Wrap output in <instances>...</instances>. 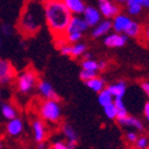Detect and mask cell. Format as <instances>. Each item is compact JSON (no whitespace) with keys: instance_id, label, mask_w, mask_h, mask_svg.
Masks as SVG:
<instances>
[{"instance_id":"ac0fdd59","label":"cell","mask_w":149,"mask_h":149,"mask_svg":"<svg viewBox=\"0 0 149 149\" xmlns=\"http://www.w3.org/2000/svg\"><path fill=\"white\" fill-rule=\"evenodd\" d=\"M85 83H86L88 88H91L92 91H94V92H96V93H98V94H99L101 91L104 90V87H106V82H104V80L98 77L93 78L92 80L87 81Z\"/></svg>"},{"instance_id":"44dd1931","label":"cell","mask_w":149,"mask_h":149,"mask_svg":"<svg viewBox=\"0 0 149 149\" xmlns=\"http://www.w3.org/2000/svg\"><path fill=\"white\" fill-rule=\"evenodd\" d=\"M113 103H114L115 108H116V111H117V116H116L117 120L127 117L128 112H127V109H126V107H125V103H124V101H123V99H114Z\"/></svg>"},{"instance_id":"9a60e30c","label":"cell","mask_w":149,"mask_h":149,"mask_svg":"<svg viewBox=\"0 0 149 149\" xmlns=\"http://www.w3.org/2000/svg\"><path fill=\"white\" fill-rule=\"evenodd\" d=\"M32 129H33L34 140L37 143L44 142L45 137H46V128H45V125H44L43 121L40 120V119L34 120L32 124Z\"/></svg>"},{"instance_id":"1f68e13d","label":"cell","mask_w":149,"mask_h":149,"mask_svg":"<svg viewBox=\"0 0 149 149\" xmlns=\"http://www.w3.org/2000/svg\"><path fill=\"white\" fill-rule=\"evenodd\" d=\"M126 137H127V140L130 142V143H135L137 140V135L136 133H134V132H128L126 134Z\"/></svg>"},{"instance_id":"6da1fadb","label":"cell","mask_w":149,"mask_h":149,"mask_svg":"<svg viewBox=\"0 0 149 149\" xmlns=\"http://www.w3.org/2000/svg\"><path fill=\"white\" fill-rule=\"evenodd\" d=\"M44 16L47 27L54 38L66 36V30L72 15L66 8L64 1L50 0L43 4Z\"/></svg>"},{"instance_id":"2e32d148","label":"cell","mask_w":149,"mask_h":149,"mask_svg":"<svg viewBox=\"0 0 149 149\" xmlns=\"http://www.w3.org/2000/svg\"><path fill=\"white\" fill-rule=\"evenodd\" d=\"M112 29V22L109 19H104L98 24V25L93 29V34L94 37H100L102 35H106L107 33H109V31Z\"/></svg>"},{"instance_id":"ee69618b","label":"cell","mask_w":149,"mask_h":149,"mask_svg":"<svg viewBox=\"0 0 149 149\" xmlns=\"http://www.w3.org/2000/svg\"><path fill=\"white\" fill-rule=\"evenodd\" d=\"M147 149H149V148H147Z\"/></svg>"},{"instance_id":"4dcf8cb0","label":"cell","mask_w":149,"mask_h":149,"mask_svg":"<svg viewBox=\"0 0 149 149\" xmlns=\"http://www.w3.org/2000/svg\"><path fill=\"white\" fill-rule=\"evenodd\" d=\"M70 50H72V45H65L60 49V52L62 53L63 56H70Z\"/></svg>"},{"instance_id":"ab89813d","label":"cell","mask_w":149,"mask_h":149,"mask_svg":"<svg viewBox=\"0 0 149 149\" xmlns=\"http://www.w3.org/2000/svg\"><path fill=\"white\" fill-rule=\"evenodd\" d=\"M46 147V144L45 142H42V143H38V149H44Z\"/></svg>"},{"instance_id":"603a6c76","label":"cell","mask_w":149,"mask_h":149,"mask_svg":"<svg viewBox=\"0 0 149 149\" xmlns=\"http://www.w3.org/2000/svg\"><path fill=\"white\" fill-rule=\"evenodd\" d=\"M63 133H64L66 139L68 140V142H77V132L70 125L65 124L63 126Z\"/></svg>"},{"instance_id":"5bb4252c","label":"cell","mask_w":149,"mask_h":149,"mask_svg":"<svg viewBox=\"0 0 149 149\" xmlns=\"http://www.w3.org/2000/svg\"><path fill=\"white\" fill-rule=\"evenodd\" d=\"M107 90L109 91L114 99H123V97L126 94L127 85H126L124 81H118L117 83L111 84Z\"/></svg>"},{"instance_id":"5b68a950","label":"cell","mask_w":149,"mask_h":149,"mask_svg":"<svg viewBox=\"0 0 149 149\" xmlns=\"http://www.w3.org/2000/svg\"><path fill=\"white\" fill-rule=\"evenodd\" d=\"M15 77V68L8 60L0 59V85L9 84Z\"/></svg>"},{"instance_id":"f1b7e54d","label":"cell","mask_w":149,"mask_h":149,"mask_svg":"<svg viewBox=\"0 0 149 149\" xmlns=\"http://www.w3.org/2000/svg\"><path fill=\"white\" fill-rule=\"evenodd\" d=\"M66 40L68 42V43L72 44H77L79 40H81V37H82V34L81 33H69V34H66Z\"/></svg>"},{"instance_id":"74e56055","label":"cell","mask_w":149,"mask_h":149,"mask_svg":"<svg viewBox=\"0 0 149 149\" xmlns=\"http://www.w3.org/2000/svg\"><path fill=\"white\" fill-rule=\"evenodd\" d=\"M107 67V63L106 62H98V69H104Z\"/></svg>"},{"instance_id":"8d00e7d4","label":"cell","mask_w":149,"mask_h":149,"mask_svg":"<svg viewBox=\"0 0 149 149\" xmlns=\"http://www.w3.org/2000/svg\"><path fill=\"white\" fill-rule=\"evenodd\" d=\"M66 146L68 149H74L76 146H77V142H67Z\"/></svg>"},{"instance_id":"7bdbcfd3","label":"cell","mask_w":149,"mask_h":149,"mask_svg":"<svg viewBox=\"0 0 149 149\" xmlns=\"http://www.w3.org/2000/svg\"><path fill=\"white\" fill-rule=\"evenodd\" d=\"M0 45H1V40H0Z\"/></svg>"},{"instance_id":"484cf974","label":"cell","mask_w":149,"mask_h":149,"mask_svg":"<svg viewBox=\"0 0 149 149\" xmlns=\"http://www.w3.org/2000/svg\"><path fill=\"white\" fill-rule=\"evenodd\" d=\"M82 69L83 70H90V72H97L98 70V62L94 60H83L82 61Z\"/></svg>"},{"instance_id":"30bf717a","label":"cell","mask_w":149,"mask_h":149,"mask_svg":"<svg viewBox=\"0 0 149 149\" xmlns=\"http://www.w3.org/2000/svg\"><path fill=\"white\" fill-rule=\"evenodd\" d=\"M87 29L88 27H87L86 22L83 20V18H81L79 16H72L68 24L67 30H66V34H69V33H81L82 34Z\"/></svg>"},{"instance_id":"277c9868","label":"cell","mask_w":149,"mask_h":149,"mask_svg":"<svg viewBox=\"0 0 149 149\" xmlns=\"http://www.w3.org/2000/svg\"><path fill=\"white\" fill-rule=\"evenodd\" d=\"M40 114L45 120L56 123L61 117V107L56 100H45L40 108Z\"/></svg>"},{"instance_id":"ba28073f","label":"cell","mask_w":149,"mask_h":149,"mask_svg":"<svg viewBox=\"0 0 149 149\" xmlns=\"http://www.w3.org/2000/svg\"><path fill=\"white\" fill-rule=\"evenodd\" d=\"M133 20H131V18L128 15L118 14L116 17H114L113 22H112V29L115 30V33L123 34L128 30Z\"/></svg>"},{"instance_id":"d4e9b609","label":"cell","mask_w":149,"mask_h":149,"mask_svg":"<svg viewBox=\"0 0 149 149\" xmlns=\"http://www.w3.org/2000/svg\"><path fill=\"white\" fill-rule=\"evenodd\" d=\"M140 33H141V26L135 22H132L130 27L128 28L127 31L125 32L126 36H129V37H136L140 35Z\"/></svg>"},{"instance_id":"83f0119b","label":"cell","mask_w":149,"mask_h":149,"mask_svg":"<svg viewBox=\"0 0 149 149\" xmlns=\"http://www.w3.org/2000/svg\"><path fill=\"white\" fill-rule=\"evenodd\" d=\"M95 77H97V72H90V70H83L82 69L80 72V79L85 81V82L92 80Z\"/></svg>"},{"instance_id":"f35d334b","label":"cell","mask_w":149,"mask_h":149,"mask_svg":"<svg viewBox=\"0 0 149 149\" xmlns=\"http://www.w3.org/2000/svg\"><path fill=\"white\" fill-rule=\"evenodd\" d=\"M145 37H146L147 42L149 43V26L146 28V31H145Z\"/></svg>"},{"instance_id":"7402d4cb","label":"cell","mask_w":149,"mask_h":149,"mask_svg":"<svg viewBox=\"0 0 149 149\" xmlns=\"http://www.w3.org/2000/svg\"><path fill=\"white\" fill-rule=\"evenodd\" d=\"M127 10L130 15H139L142 12V6L140 4L139 0H128L127 2Z\"/></svg>"},{"instance_id":"52a82bcc","label":"cell","mask_w":149,"mask_h":149,"mask_svg":"<svg viewBox=\"0 0 149 149\" xmlns=\"http://www.w3.org/2000/svg\"><path fill=\"white\" fill-rule=\"evenodd\" d=\"M83 16V20L86 22L87 27H96L101 20V14L99 10L92 6H85Z\"/></svg>"},{"instance_id":"8992f818","label":"cell","mask_w":149,"mask_h":149,"mask_svg":"<svg viewBox=\"0 0 149 149\" xmlns=\"http://www.w3.org/2000/svg\"><path fill=\"white\" fill-rule=\"evenodd\" d=\"M98 8L101 16L106 17V19L114 18L119 14V8L115 3L109 0H100L98 2Z\"/></svg>"},{"instance_id":"d6a6232c","label":"cell","mask_w":149,"mask_h":149,"mask_svg":"<svg viewBox=\"0 0 149 149\" xmlns=\"http://www.w3.org/2000/svg\"><path fill=\"white\" fill-rule=\"evenodd\" d=\"M52 149H68L66 144H64L63 142H56V143L53 144Z\"/></svg>"},{"instance_id":"836d02e7","label":"cell","mask_w":149,"mask_h":149,"mask_svg":"<svg viewBox=\"0 0 149 149\" xmlns=\"http://www.w3.org/2000/svg\"><path fill=\"white\" fill-rule=\"evenodd\" d=\"M1 29H2V32L4 35H10L12 33V28H11V26H9V25H3Z\"/></svg>"},{"instance_id":"4fadbf2b","label":"cell","mask_w":149,"mask_h":149,"mask_svg":"<svg viewBox=\"0 0 149 149\" xmlns=\"http://www.w3.org/2000/svg\"><path fill=\"white\" fill-rule=\"evenodd\" d=\"M64 3L72 16L83 14L84 10H85V4L81 0H65Z\"/></svg>"},{"instance_id":"d6986e66","label":"cell","mask_w":149,"mask_h":149,"mask_svg":"<svg viewBox=\"0 0 149 149\" xmlns=\"http://www.w3.org/2000/svg\"><path fill=\"white\" fill-rule=\"evenodd\" d=\"M121 126H128V127H133L137 130L142 131L144 129L143 124L141 123V120H139L137 118L132 117V116H127V117L123 118V119H119L117 120Z\"/></svg>"},{"instance_id":"b9f144b4","label":"cell","mask_w":149,"mask_h":149,"mask_svg":"<svg viewBox=\"0 0 149 149\" xmlns=\"http://www.w3.org/2000/svg\"><path fill=\"white\" fill-rule=\"evenodd\" d=\"M0 97H1V91H0Z\"/></svg>"},{"instance_id":"e575fe53","label":"cell","mask_w":149,"mask_h":149,"mask_svg":"<svg viewBox=\"0 0 149 149\" xmlns=\"http://www.w3.org/2000/svg\"><path fill=\"white\" fill-rule=\"evenodd\" d=\"M141 86H142V90L144 91V93L149 97V82H143Z\"/></svg>"},{"instance_id":"4316f807","label":"cell","mask_w":149,"mask_h":149,"mask_svg":"<svg viewBox=\"0 0 149 149\" xmlns=\"http://www.w3.org/2000/svg\"><path fill=\"white\" fill-rule=\"evenodd\" d=\"M103 112H104V115H106L109 119H115L116 116H117V111H116V108H115L113 102L110 103L109 106L104 107V108H103Z\"/></svg>"},{"instance_id":"8fae6325","label":"cell","mask_w":149,"mask_h":149,"mask_svg":"<svg viewBox=\"0 0 149 149\" xmlns=\"http://www.w3.org/2000/svg\"><path fill=\"white\" fill-rule=\"evenodd\" d=\"M127 40L128 37L125 34L113 33V34H109L104 38V45L109 48H120L126 45Z\"/></svg>"},{"instance_id":"cb8c5ba5","label":"cell","mask_w":149,"mask_h":149,"mask_svg":"<svg viewBox=\"0 0 149 149\" xmlns=\"http://www.w3.org/2000/svg\"><path fill=\"white\" fill-rule=\"evenodd\" d=\"M86 51V45L84 44H74L72 45V50H70V56L72 58H77V56H83Z\"/></svg>"},{"instance_id":"f546056e","label":"cell","mask_w":149,"mask_h":149,"mask_svg":"<svg viewBox=\"0 0 149 149\" xmlns=\"http://www.w3.org/2000/svg\"><path fill=\"white\" fill-rule=\"evenodd\" d=\"M135 147H136V149H147V147H148V140L145 136L137 137L136 142H135Z\"/></svg>"},{"instance_id":"9c48e42d","label":"cell","mask_w":149,"mask_h":149,"mask_svg":"<svg viewBox=\"0 0 149 149\" xmlns=\"http://www.w3.org/2000/svg\"><path fill=\"white\" fill-rule=\"evenodd\" d=\"M37 90L42 95H43L46 100H56L58 101L59 96L56 93V91L53 88V86L51 85V83H49L46 80H40L37 82Z\"/></svg>"},{"instance_id":"e0dca14e","label":"cell","mask_w":149,"mask_h":149,"mask_svg":"<svg viewBox=\"0 0 149 149\" xmlns=\"http://www.w3.org/2000/svg\"><path fill=\"white\" fill-rule=\"evenodd\" d=\"M0 111H1V114H2L3 117L8 120H12V119L17 117V111L11 103H1Z\"/></svg>"},{"instance_id":"ffe728a7","label":"cell","mask_w":149,"mask_h":149,"mask_svg":"<svg viewBox=\"0 0 149 149\" xmlns=\"http://www.w3.org/2000/svg\"><path fill=\"white\" fill-rule=\"evenodd\" d=\"M114 101V98L112 96L110 92L107 88H104L103 91H101L99 94H98V102H99L100 106H102L103 108L107 106H109L110 103H112Z\"/></svg>"},{"instance_id":"d590c367","label":"cell","mask_w":149,"mask_h":149,"mask_svg":"<svg viewBox=\"0 0 149 149\" xmlns=\"http://www.w3.org/2000/svg\"><path fill=\"white\" fill-rule=\"evenodd\" d=\"M144 114H145L146 118L149 120V100L145 103V106H144Z\"/></svg>"},{"instance_id":"60d3db41","label":"cell","mask_w":149,"mask_h":149,"mask_svg":"<svg viewBox=\"0 0 149 149\" xmlns=\"http://www.w3.org/2000/svg\"><path fill=\"white\" fill-rule=\"evenodd\" d=\"M2 148V144H1V142H0V149Z\"/></svg>"},{"instance_id":"7c38bea8","label":"cell","mask_w":149,"mask_h":149,"mask_svg":"<svg viewBox=\"0 0 149 149\" xmlns=\"http://www.w3.org/2000/svg\"><path fill=\"white\" fill-rule=\"evenodd\" d=\"M24 130V123L20 118H14L12 120H9L6 125V132L11 136H18Z\"/></svg>"},{"instance_id":"7a4b0ae2","label":"cell","mask_w":149,"mask_h":149,"mask_svg":"<svg viewBox=\"0 0 149 149\" xmlns=\"http://www.w3.org/2000/svg\"><path fill=\"white\" fill-rule=\"evenodd\" d=\"M45 22L44 6L38 2H28L22 8L18 22V30L26 36H33Z\"/></svg>"},{"instance_id":"3957f363","label":"cell","mask_w":149,"mask_h":149,"mask_svg":"<svg viewBox=\"0 0 149 149\" xmlns=\"http://www.w3.org/2000/svg\"><path fill=\"white\" fill-rule=\"evenodd\" d=\"M35 84H37V74L31 68L24 70L22 74H18L16 80L17 90L22 94L30 93L35 86Z\"/></svg>"}]
</instances>
